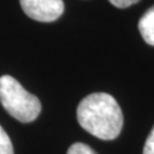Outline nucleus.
<instances>
[{
	"label": "nucleus",
	"mask_w": 154,
	"mask_h": 154,
	"mask_svg": "<svg viewBox=\"0 0 154 154\" xmlns=\"http://www.w3.org/2000/svg\"><path fill=\"white\" fill-rule=\"evenodd\" d=\"M79 125L93 136L111 140L123 126V114L114 97L106 93L90 94L80 102L77 110Z\"/></svg>",
	"instance_id": "nucleus-1"
},
{
	"label": "nucleus",
	"mask_w": 154,
	"mask_h": 154,
	"mask_svg": "<svg viewBox=\"0 0 154 154\" xmlns=\"http://www.w3.org/2000/svg\"><path fill=\"white\" fill-rule=\"evenodd\" d=\"M0 154H14V149L11 138L0 126Z\"/></svg>",
	"instance_id": "nucleus-5"
},
{
	"label": "nucleus",
	"mask_w": 154,
	"mask_h": 154,
	"mask_svg": "<svg viewBox=\"0 0 154 154\" xmlns=\"http://www.w3.org/2000/svg\"><path fill=\"white\" fill-rule=\"evenodd\" d=\"M138 30L144 41L154 46V6L144 14L138 22Z\"/></svg>",
	"instance_id": "nucleus-4"
},
{
	"label": "nucleus",
	"mask_w": 154,
	"mask_h": 154,
	"mask_svg": "<svg viewBox=\"0 0 154 154\" xmlns=\"http://www.w3.org/2000/svg\"><path fill=\"white\" fill-rule=\"evenodd\" d=\"M109 1L118 8H127V7L138 2L139 0H109Z\"/></svg>",
	"instance_id": "nucleus-8"
},
{
	"label": "nucleus",
	"mask_w": 154,
	"mask_h": 154,
	"mask_svg": "<svg viewBox=\"0 0 154 154\" xmlns=\"http://www.w3.org/2000/svg\"><path fill=\"white\" fill-rule=\"evenodd\" d=\"M23 11L38 22H53L64 13L63 0H20Z\"/></svg>",
	"instance_id": "nucleus-3"
},
{
	"label": "nucleus",
	"mask_w": 154,
	"mask_h": 154,
	"mask_svg": "<svg viewBox=\"0 0 154 154\" xmlns=\"http://www.w3.org/2000/svg\"><path fill=\"white\" fill-rule=\"evenodd\" d=\"M143 154H154V126L149 132V137L145 142Z\"/></svg>",
	"instance_id": "nucleus-7"
},
{
	"label": "nucleus",
	"mask_w": 154,
	"mask_h": 154,
	"mask_svg": "<svg viewBox=\"0 0 154 154\" xmlns=\"http://www.w3.org/2000/svg\"><path fill=\"white\" fill-rule=\"evenodd\" d=\"M0 103L13 118L24 123L35 120L41 111L38 97L11 75L0 77Z\"/></svg>",
	"instance_id": "nucleus-2"
},
{
	"label": "nucleus",
	"mask_w": 154,
	"mask_h": 154,
	"mask_svg": "<svg viewBox=\"0 0 154 154\" xmlns=\"http://www.w3.org/2000/svg\"><path fill=\"white\" fill-rule=\"evenodd\" d=\"M67 154H97L91 147L83 143H75L70 146Z\"/></svg>",
	"instance_id": "nucleus-6"
}]
</instances>
